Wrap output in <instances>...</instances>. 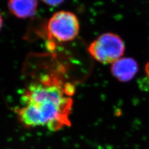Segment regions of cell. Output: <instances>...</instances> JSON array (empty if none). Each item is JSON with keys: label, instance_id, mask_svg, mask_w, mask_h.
<instances>
[{"label": "cell", "instance_id": "52a82bcc", "mask_svg": "<svg viewBox=\"0 0 149 149\" xmlns=\"http://www.w3.org/2000/svg\"><path fill=\"white\" fill-rule=\"evenodd\" d=\"M146 72L147 77L148 78V80L149 81V62L147 63L146 66Z\"/></svg>", "mask_w": 149, "mask_h": 149}, {"label": "cell", "instance_id": "6da1fadb", "mask_svg": "<svg viewBox=\"0 0 149 149\" xmlns=\"http://www.w3.org/2000/svg\"><path fill=\"white\" fill-rule=\"evenodd\" d=\"M60 74L46 73L26 88L21 97V106L15 109L22 124L54 132L71 125L74 87Z\"/></svg>", "mask_w": 149, "mask_h": 149}, {"label": "cell", "instance_id": "3957f363", "mask_svg": "<svg viewBox=\"0 0 149 149\" xmlns=\"http://www.w3.org/2000/svg\"><path fill=\"white\" fill-rule=\"evenodd\" d=\"M80 25L74 14L65 11L55 13L47 26L49 37L60 42L73 40L78 36Z\"/></svg>", "mask_w": 149, "mask_h": 149}, {"label": "cell", "instance_id": "8992f818", "mask_svg": "<svg viewBox=\"0 0 149 149\" xmlns=\"http://www.w3.org/2000/svg\"><path fill=\"white\" fill-rule=\"evenodd\" d=\"M46 4L50 6H57L62 4L65 0H41Z\"/></svg>", "mask_w": 149, "mask_h": 149}, {"label": "cell", "instance_id": "5b68a950", "mask_svg": "<svg viewBox=\"0 0 149 149\" xmlns=\"http://www.w3.org/2000/svg\"><path fill=\"white\" fill-rule=\"evenodd\" d=\"M37 5V0H9V10L15 16L24 19L35 15Z\"/></svg>", "mask_w": 149, "mask_h": 149}, {"label": "cell", "instance_id": "ba28073f", "mask_svg": "<svg viewBox=\"0 0 149 149\" xmlns=\"http://www.w3.org/2000/svg\"><path fill=\"white\" fill-rule=\"evenodd\" d=\"M2 26H3V18H2L1 13H0V30L1 29Z\"/></svg>", "mask_w": 149, "mask_h": 149}, {"label": "cell", "instance_id": "277c9868", "mask_svg": "<svg viewBox=\"0 0 149 149\" xmlns=\"http://www.w3.org/2000/svg\"><path fill=\"white\" fill-rule=\"evenodd\" d=\"M111 71L118 80L126 82L131 80L138 71L136 60L131 58H120L112 65Z\"/></svg>", "mask_w": 149, "mask_h": 149}, {"label": "cell", "instance_id": "7a4b0ae2", "mask_svg": "<svg viewBox=\"0 0 149 149\" xmlns=\"http://www.w3.org/2000/svg\"><path fill=\"white\" fill-rule=\"evenodd\" d=\"M125 50L124 42L114 34L106 33L99 36L90 45L88 51L96 61L113 63L120 59Z\"/></svg>", "mask_w": 149, "mask_h": 149}]
</instances>
